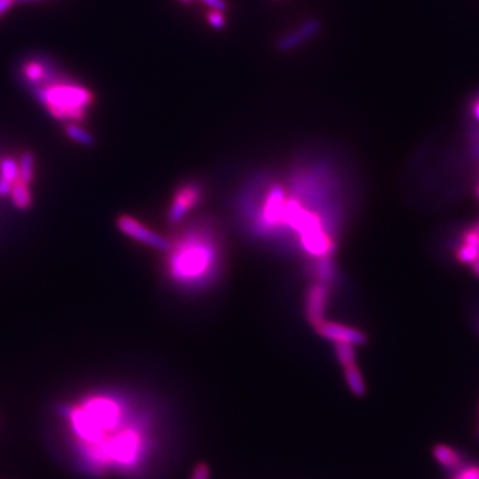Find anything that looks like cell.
<instances>
[{
    "label": "cell",
    "mask_w": 479,
    "mask_h": 479,
    "mask_svg": "<svg viewBox=\"0 0 479 479\" xmlns=\"http://www.w3.org/2000/svg\"><path fill=\"white\" fill-rule=\"evenodd\" d=\"M169 279L184 288H200L216 277L220 248L209 225L196 224L171 241L167 250Z\"/></svg>",
    "instance_id": "6da1fadb"
},
{
    "label": "cell",
    "mask_w": 479,
    "mask_h": 479,
    "mask_svg": "<svg viewBox=\"0 0 479 479\" xmlns=\"http://www.w3.org/2000/svg\"><path fill=\"white\" fill-rule=\"evenodd\" d=\"M32 94L58 120L82 122L87 109L94 104V94L82 84L56 79L53 68L42 84L31 90Z\"/></svg>",
    "instance_id": "7a4b0ae2"
},
{
    "label": "cell",
    "mask_w": 479,
    "mask_h": 479,
    "mask_svg": "<svg viewBox=\"0 0 479 479\" xmlns=\"http://www.w3.org/2000/svg\"><path fill=\"white\" fill-rule=\"evenodd\" d=\"M203 198V187L198 181L184 183L173 193L171 205L168 209V221L172 225H178L185 219L188 213L200 204Z\"/></svg>",
    "instance_id": "3957f363"
},
{
    "label": "cell",
    "mask_w": 479,
    "mask_h": 479,
    "mask_svg": "<svg viewBox=\"0 0 479 479\" xmlns=\"http://www.w3.org/2000/svg\"><path fill=\"white\" fill-rule=\"evenodd\" d=\"M119 230L128 236L129 239L141 242L149 248L167 252L171 247V239H166L160 233L148 228L141 221L136 220L132 216H120L117 220Z\"/></svg>",
    "instance_id": "277c9868"
},
{
    "label": "cell",
    "mask_w": 479,
    "mask_h": 479,
    "mask_svg": "<svg viewBox=\"0 0 479 479\" xmlns=\"http://www.w3.org/2000/svg\"><path fill=\"white\" fill-rule=\"evenodd\" d=\"M314 330L318 335L332 341L333 344H350L358 346L366 344L367 341V335L362 330L345 323L323 320V323H318L314 328Z\"/></svg>",
    "instance_id": "5b68a950"
},
{
    "label": "cell",
    "mask_w": 479,
    "mask_h": 479,
    "mask_svg": "<svg viewBox=\"0 0 479 479\" xmlns=\"http://www.w3.org/2000/svg\"><path fill=\"white\" fill-rule=\"evenodd\" d=\"M330 297V288L329 284L316 281L308 288V292L305 296V314L306 320L316 328L320 323L325 320L326 306Z\"/></svg>",
    "instance_id": "8992f818"
},
{
    "label": "cell",
    "mask_w": 479,
    "mask_h": 479,
    "mask_svg": "<svg viewBox=\"0 0 479 479\" xmlns=\"http://www.w3.org/2000/svg\"><path fill=\"white\" fill-rule=\"evenodd\" d=\"M320 30H321L320 21L311 19V21H308L300 26V28H297L296 31L281 38L277 43V48L281 53L292 51L294 48L300 47L302 43L311 41L314 35H317L320 32Z\"/></svg>",
    "instance_id": "52a82bcc"
},
{
    "label": "cell",
    "mask_w": 479,
    "mask_h": 479,
    "mask_svg": "<svg viewBox=\"0 0 479 479\" xmlns=\"http://www.w3.org/2000/svg\"><path fill=\"white\" fill-rule=\"evenodd\" d=\"M479 259V233L473 227L462 233L456 249V260L462 265H471Z\"/></svg>",
    "instance_id": "ba28073f"
},
{
    "label": "cell",
    "mask_w": 479,
    "mask_h": 479,
    "mask_svg": "<svg viewBox=\"0 0 479 479\" xmlns=\"http://www.w3.org/2000/svg\"><path fill=\"white\" fill-rule=\"evenodd\" d=\"M431 454H433V458L436 459V462L442 469L456 473L463 466V458L461 453L446 443L434 445Z\"/></svg>",
    "instance_id": "9c48e42d"
},
{
    "label": "cell",
    "mask_w": 479,
    "mask_h": 479,
    "mask_svg": "<svg viewBox=\"0 0 479 479\" xmlns=\"http://www.w3.org/2000/svg\"><path fill=\"white\" fill-rule=\"evenodd\" d=\"M19 178V166L10 157L0 161V195L6 196L11 193L14 183Z\"/></svg>",
    "instance_id": "30bf717a"
},
{
    "label": "cell",
    "mask_w": 479,
    "mask_h": 479,
    "mask_svg": "<svg viewBox=\"0 0 479 479\" xmlns=\"http://www.w3.org/2000/svg\"><path fill=\"white\" fill-rule=\"evenodd\" d=\"M345 382L350 393L357 398H362L367 393V387L365 382L364 375L361 373L357 364L349 365L344 367Z\"/></svg>",
    "instance_id": "8fae6325"
},
{
    "label": "cell",
    "mask_w": 479,
    "mask_h": 479,
    "mask_svg": "<svg viewBox=\"0 0 479 479\" xmlns=\"http://www.w3.org/2000/svg\"><path fill=\"white\" fill-rule=\"evenodd\" d=\"M11 196H12V201L18 208L26 209L31 205V195H30V189L27 187V183H24L21 178H18L12 189H11Z\"/></svg>",
    "instance_id": "7c38bea8"
},
{
    "label": "cell",
    "mask_w": 479,
    "mask_h": 479,
    "mask_svg": "<svg viewBox=\"0 0 479 479\" xmlns=\"http://www.w3.org/2000/svg\"><path fill=\"white\" fill-rule=\"evenodd\" d=\"M65 134L70 139H72L73 141H76L77 144H82V146H92L94 144L92 135L87 129H84L75 123L65 125Z\"/></svg>",
    "instance_id": "4fadbf2b"
},
{
    "label": "cell",
    "mask_w": 479,
    "mask_h": 479,
    "mask_svg": "<svg viewBox=\"0 0 479 479\" xmlns=\"http://www.w3.org/2000/svg\"><path fill=\"white\" fill-rule=\"evenodd\" d=\"M334 355L340 364L343 366L355 364L357 353H355V345L350 344H334Z\"/></svg>",
    "instance_id": "5bb4252c"
},
{
    "label": "cell",
    "mask_w": 479,
    "mask_h": 479,
    "mask_svg": "<svg viewBox=\"0 0 479 479\" xmlns=\"http://www.w3.org/2000/svg\"><path fill=\"white\" fill-rule=\"evenodd\" d=\"M33 178V156L30 152H24L19 163V178L24 183H31Z\"/></svg>",
    "instance_id": "9a60e30c"
},
{
    "label": "cell",
    "mask_w": 479,
    "mask_h": 479,
    "mask_svg": "<svg viewBox=\"0 0 479 479\" xmlns=\"http://www.w3.org/2000/svg\"><path fill=\"white\" fill-rule=\"evenodd\" d=\"M468 116L470 117L469 123L479 125V90L470 95L468 99Z\"/></svg>",
    "instance_id": "2e32d148"
},
{
    "label": "cell",
    "mask_w": 479,
    "mask_h": 479,
    "mask_svg": "<svg viewBox=\"0 0 479 479\" xmlns=\"http://www.w3.org/2000/svg\"><path fill=\"white\" fill-rule=\"evenodd\" d=\"M453 479H479V463L463 465L458 471H456Z\"/></svg>",
    "instance_id": "e0dca14e"
},
{
    "label": "cell",
    "mask_w": 479,
    "mask_h": 479,
    "mask_svg": "<svg viewBox=\"0 0 479 479\" xmlns=\"http://www.w3.org/2000/svg\"><path fill=\"white\" fill-rule=\"evenodd\" d=\"M189 479H210V466L205 462H198L192 470Z\"/></svg>",
    "instance_id": "ac0fdd59"
},
{
    "label": "cell",
    "mask_w": 479,
    "mask_h": 479,
    "mask_svg": "<svg viewBox=\"0 0 479 479\" xmlns=\"http://www.w3.org/2000/svg\"><path fill=\"white\" fill-rule=\"evenodd\" d=\"M208 23L216 30H221L225 26V16L221 11L210 10L208 14Z\"/></svg>",
    "instance_id": "d6986e66"
},
{
    "label": "cell",
    "mask_w": 479,
    "mask_h": 479,
    "mask_svg": "<svg viewBox=\"0 0 479 479\" xmlns=\"http://www.w3.org/2000/svg\"><path fill=\"white\" fill-rule=\"evenodd\" d=\"M203 1L212 10L221 11V12L227 10V3L224 0H203Z\"/></svg>",
    "instance_id": "ffe728a7"
},
{
    "label": "cell",
    "mask_w": 479,
    "mask_h": 479,
    "mask_svg": "<svg viewBox=\"0 0 479 479\" xmlns=\"http://www.w3.org/2000/svg\"><path fill=\"white\" fill-rule=\"evenodd\" d=\"M15 0H0V16H3L7 11L10 10Z\"/></svg>",
    "instance_id": "44dd1931"
},
{
    "label": "cell",
    "mask_w": 479,
    "mask_h": 479,
    "mask_svg": "<svg viewBox=\"0 0 479 479\" xmlns=\"http://www.w3.org/2000/svg\"><path fill=\"white\" fill-rule=\"evenodd\" d=\"M471 271H473V273L477 276V277H479V259L478 260L474 261L471 265Z\"/></svg>",
    "instance_id": "7402d4cb"
},
{
    "label": "cell",
    "mask_w": 479,
    "mask_h": 479,
    "mask_svg": "<svg viewBox=\"0 0 479 479\" xmlns=\"http://www.w3.org/2000/svg\"><path fill=\"white\" fill-rule=\"evenodd\" d=\"M473 228H474V230H477V232H478V233H479V220H478V221H477V222H475V224H474V225H473Z\"/></svg>",
    "instance_id": "603a6c76"
},
{
    "label": "cell",
    "mask_w": 479,
    "mask_h": 479,
    "mask_svg": "<svg viewBox=\"0 0 479 479\" xmlns=\"http://www.w3.org/2000/svg\"><path fill=\"white\" fill-rule=\"evenodd\" d=\"M180 1H183V3H190L192 0H180Z\"/></svg>",
    "instance_id": "cb8c5ba5"
},
{
    "label": "cell",
    "mask_w": 479,
    "mask_h": 479,
    "mask_svg": "<svg viewBox=\"0 0 479 479\" xmlns=\"http://www.w3.org/2000/svg\"><path fill=\"white\" fill-rule=\"evenodd\" d=\"M477 437H478L479 439V427H478V433H477Z\"/></svg>",
    "instance_id": "d4e9b609"
},
{
    "label": "cell",
    "mask_w": 479,
    "mask_h": 479,
    "mask_svg": "<svg viewBox=\"0 0 479 479\" xmlns=\"http://www.w3.org/2000/svg\"><path fill=\"white\" fill-rule=\"evenodd\" d=\"M478 196H479V185H478Z\"/></svg>",
    "instance_id": "484cf974"
}]
</instances>
